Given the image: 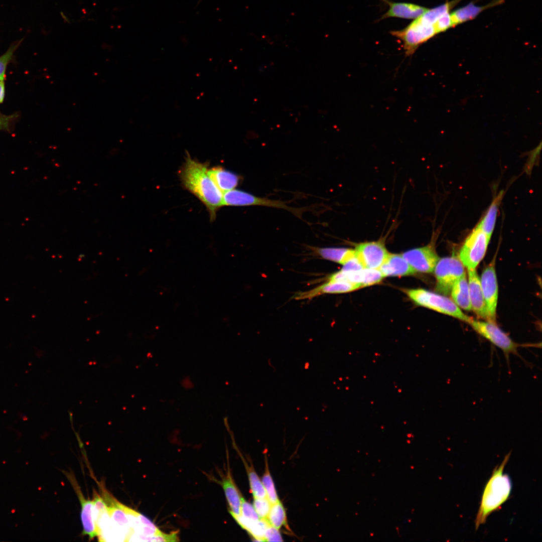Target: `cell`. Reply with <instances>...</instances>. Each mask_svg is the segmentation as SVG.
I'll use <instances>...</instances> for the list:
<instances>
[{"label": "cell", "mask_w": 542, "mask_h": 542, "mask_svg": "<svg viewBox=\"0 0 542 542\" xmlns=\"http://www.w3.org/2000/svg\"><path fill=\"white\" fill-rule=\"evenodd\" d=\"M208 163L192 159L187 153L179 171L184 188L192 193L206 206L211 221L222 206L223 193L216 186L208 173Z\"/></svg>", "instance_id": "6da1fadb"}, {"label": "cell", "mask_w": 542, "mask_h": 542, "mask_svg": "<svg viewBox=\"0 0 542 542\" xmlns=\"http://www.w3.org/2000/svg\"><path fill=\"white\" fill-rule=\"evenodd\" d=\"M458 1L446 3L436 8L429 9L423 15L414 19L405 28L390 33L400 40L406 56H412L418 48L436 35L437 20L456 4Z\"/></svg>", "instance_id": "7a4b0ae2"}, {"label": "cell", "mask_w": 542, "mask_h": 542, "mask_svg": "<svg viewBox=\"0 0 542 542\" xmlns=\"http://www.w3.org/2000/svg\"><path fill=\"white\" fill-rule=\"evenodd\" d=\"M510 456V452L505 456L500 465L495 467L486 484L475 521L476 529L484 523L487 517L498 510L509 497L511 482L508 475L503 472Z\"/></svg>", "instance_id": "3957f363"}, {"label": "cell", "mask_w": 542, "mask_h": 542, "mask_svg": "<svg viewBox=\"0 0 542 542\" xmlns=\"http://www.w3.org/2000/svg\"><path fill=\"white\" fill-rule=\"evenodd\" d=\"M404 292L417 305L433 310L468 323L472 318L445 295L423 289H404Z\"/></svg>", "instance_id": "277c9868"}, {"label": "cell", "mask_w": 542, "mask_h": 542, "mask_svg": "<svg viewBox=\"0 0 542 542\" xmlns=\"http://www.w3.org/2000/svg\"><path fill=\"white\" fill-rule=\"evenodd\" d=\"M490 239L477 227L466 238L458 258L467 269H476L485 255Z\"/></svg>", "instance_id": "5b68a950"}, {"label": "cell", "mask_w": 542, "mask_h": 542, "mask_svg": "<svg viewBox=\"0 0 542 542\" xmlns=\"http://www.w3.org/2000/svg\"><path fill=\"white\" fill-rule=\"evenodd\" d=\"M436 279V291L449 295L454 283L466 274L464 266L455 256L439 258L434 269Z\"/></svg>", "instance_id": "8992f818"}, {"label": "cell", "mask_w": 542, "mask_h": 542, "mask_svg": "<svg viewBox=\"0 0 542 542\" xmlns=\"http://www.w3.org/2000/svg\"><path fill=\"white\" fill-rule=\"evenodd\" d=\"M479 335L500 349L508 359L510 354H516L520 346L513 341L505 332L501 330L496 323L489 321H481L472 318L468 323Z\"/></svg>", "instance_id": "52a82bcc"}, {"label": "cell", "mask_w": 542, "mask_h": 542, "mask_svg": "<svg viewBox=\"0 0 542 542\" xmlns=\"http://www.w3.org/2000/svg\"><path fill=\"white\" fill-rule=\"evenodd\" d=\"M222 206H265L283 209L294 215L298 209L288 205L287 202L264 197H259L245 191L238 189L225 192L223 193Z\"/></svg>", "instance_id": "ba28073f"}, {"label": "cell", "mask_w": 542, "mask_h": 542, "mask_svg": "<svg viewBox=\"0 0 542 542\" xmlns=\"http://www.w3.org/2000/svg\"><path fill=\"white\" fill-rule=\"evenodd\" d=\"M99 486L101 496L106 505L112 527L114 526L115 535L117 534V538H122V541H130L131 531L126 514L118 505V500L106 490L104 485L100 484Z\"/></svg>", "instance_id": "9c48e42d"}, {"label": "cell", "mask_w": 542, "mask_h": 542, "mask_svg": "<svg viewBox=\"0 0 542 542\" xmlns=\"http://www.w3.org/2000/svg\"><path fill=\"white\" fill-rule=\"evenodd\" d=\"M495 257L483 270L480 279L481 288L485 301L487 321L496 323V311L498 299V284L495 267Z\"/></svg>", "instance_id": "30bf717a"}, {"label": "cell", "mask_w": 542, "mask_h": 542, "mask_svg": "<svg viewBox=\"0 0 542 542\" xmlns=\"http://www.w3.org/2000/svg\"><path fill=\"white\" fill-rule=\"evenodd\" d=\"M401 255L416 272L423 273L433 272L440 258L432 243L406 251Z\"/></svg>", "instance_id": "8fae6325"}, {"label": "cell", "mask_w": 542, "mask_h": 542, "mask_svg": "<svg viewBox=\"0 0 542 542\" xmlns=\"http://www.w3.org/2000/svg\"><path fill=\"white\" fill-rule=\"evenodd\" d=\"M354 250L364 267L367 268L378 269L389 254L381 239L358 243Z\"/></svg>", "instance_id": "7c38bea8"}, {"label": "cell", "mask_w": 542, "mask_h": 542, "mask_svg": "<svg viewBox=\"0 0 542 542\" xmlns=\"http://www.w3.org/2000/svg\"><path fill=\"white\" fill-rule=\"evenodd\" d=\"M65 474L71 483L81 504L82 534L87 535L90 539H93L97 536V532L93 517L92 500L84 497L73 474L69 473Z\"/></svg>", "instance_id": "4fadbf2b"}, {"label": "cell", "mask_w": 542, "mask_h": 542, "mask_svg": "<svg viewBox=\"0 0 542 542\" xmlns=\"http://www.w3.org/2000/svg\"><path fill=\"white\" fill-rule=\"evenodd\" d=\"M360 285L345 282L328 281L310 290L296 293V300L310 299L325 294H341L350 292L361 288Z\"/></svg>", "instance_id": "5bb4252c"}, {"label": "cell", "mask_w": 542, "mask_h": 542, "mask_svg": "<svg viewBox=\"0 0 542 542\" xmlns=\"http://www.w3.org/2000/svg\"><path fill=\"white\" fill-rule=\"evenodd\" d=\"M468 283L472 310L476 315L487 319L486 305L483 296L480 279L476 269H467Z\"/></svg>", "instance_id": "9a60e30c"}, {"label": "cell", "mask_w": 542, "mask_h": 542, "mask_svg": "<svg viewBox=\"0 0 542 542\" xmlns=\"http://www.w3.org/2000/svg\"><path fill=\"white\" fill-rule=\"evenodd\" d=\"M389 6L388 10L379 19V21L389 18H398L415 19L428 10V8L412 3H395L385 1Z\"/></svg>", "instance_id": "2e32d148"}, {"label": "cell", "mask_w": 542, "mask_h": 542, "mask_svg": "<svg viewBox=\"0 0 542 542\" xmlns=\"http://www.w3.org/2000/svg\"><path fill=\"white\" fill-rule=\"evenodd\" d=\"M220 483L224 490L230 514L234 518L239 516L241 514L243 497L233 479L229 466H228L226 474L221 478Z\"/></svg>", "instance_id": "e0dca14e"}, {"label": "cell", "mask_w": 542, "mask_h": 542, "mask_svg": "<svg viewBox=\"0 0 542 542\" xmlns=\"http://www.w3.org/2000/svg\"><path fill=\"white\" fill-rule=\"evenodd\" d=\"M384 277L412 275L416 272L401 254L389 253L378 268Z\"/></svg>", "instance_id": "ac0fdd59"}, {"label": "cell", "mask_w": 542, "mask_h": 542, "mask_svg": "<svg viewBox=\"0 0 542 542\" xmlns=\"http://www.w3.org/2000/svg\"><path fill=\"white\" fill-rule=\"evenodd\" d=\"M208 173L216 186L223 193L235 189L241 180L240 177L237 174L220 166L209 169Z\"/></svg>", "instance_id": "d6986e66"}, {"label": "cell", "mask_w": 542, "mask_h": 542, "mask_svg": "<svg viewBox=\"0 0 542 542\" xmlns=\"http://www.w3.org/2000/svg\"><path fill=\"white\" fill-rule=\"evenodd\" d=\"M450 295L452 301L460 309L466 311L472 310L468 279L466 274L454 283Z\"/></svg>", "instance_id": "ffe728a7"}, {"label": "cell", "mask_w": 542, "mask_h": 542, "mask_svg": "<svg viewBox=\"0 0 542 542\" xmlns=\"http://www.w3.org/2000/svg\"><path fill=\"white\" fill-rule=\"evenodd\" d=\"M314 250L321 257L342 265L356 254L354 249L342 247H317Z\"/></svg>", "instance_id": "44dd1931"}, {"label": "cell", "mask_w": 542, "mask_h": 542, "mask_svg": "<svg viewBox=\"0 0 542 542\" xmlns=\"http://www.w3.org/2000/svg\"><path fill=\"white\" fill-rule=\"evenodd\" d=\"M502 192L500 193L492 201L485 214L476 226L490 238L494 228L498 207L502 197Z\"/></svg>", "instance_id": "7402d4cb"}, {"label": "cell", "mask_w": 542, "mask_h": 542, "mask_svg": "<svg viewBox=\"0 0 542 542\" xmlns=\"http://www.w3.org/2000/svg\"><path fill=\"white\" fill-rule=\"evenodd\" d=\"M266 520L270 525L279 529L283 526L289 529L286 510L280 500L272 504Z\"/></svg>", "instance_id": "603a6c76"}, {"label": "cell", "mask_w": 542, "mask_h": 542, "mask_svg": "<svg viewBox=\"0 0 542 542\" xmlns=\"http://www.w3.org/2000/svg\"><path fill=\"white\" fill-rule=\"evenodd\" d=\"M241 458L246 470L250 491L253 498H263L267 497L262 483L255 471L253 465L251 464L249 465L242 456H241Z\"/></svg>", "instance_id": "cb8c5ba5"}, {"label": "cell", "mask_w": 542, "mask_h": 542, "mask_svg": "<svg viewBox=\"0 0 542 542\" xmlns=\"http://www.w3.org/2000/svg\"><path fill=\"white\" fill-rule=\"evenodd\" d=\"M489 6L479 7L470 3L464 7L457 10L451 14L454 26L474 19L479 13Z\"/></svg>", "instance_id": "d4e9b609"}, {"label": "cell", "mask_w": 542, "mask_h": 542, "mask_svg": "<svg viewBox=\"0 0 542 542\" xmlns=\"http://www.w3.org/2000/svg\"><path fill=\"white\" fill-rule=\"evenodd\" d=\"M261 482L265 489L267 498L270 502L273 504L279 501V499L269 470L266 454L265 455V470L262 477Z\"/></svg>", "instance_id": "484cf974"}, {"label": "cell", "mask_w": 542, "mask_h": 542, "mask_svg": "<svg viewBox=\"0 0 542 542\" xmlns=\"http://www.w3.org/2000/svg\"><path fill=\"white\" fill-rule=\"evenodd\" d=\"M24 39V37L13 42L7 51L0 56V79H5L7 67L12 61L15 52L21 45Z\"/></svg>", "instance_id": "4316f807"}, {"label": "cell", "mask_w": 542, "mask_h": 542, "mask_svg": "<svg viewBox=\"0 0 542 542\" xmlns=\"http://www.w3.org/2000/svg\"><path fill=\"white\" fill-rule=\"evenodd\" d=\"M363 273V287L378 284L384 278L379 269L364 268Z\"/></svg>", "instance_id": "83f0119b"}, {"label": "cell", "mask_w": 542, "mask_h": 542, "mask_svg": "<svg viewBox=\"0 0 542 542\" xmlns=\"http://www.w3.org/2000/svg\"><path fill=\"white\" fill-rule=\"evenodd\" d=\"M253 504L259 518L266 519L272 505L267 498H253Z\"/></svg>", "instance_id": "f1b7e54d"}, {"label": "cell", "mask_w": 542, "mask_h": 542, "mask_svg": "<svg viewBox=\"0 0 542 542\" xmlns=\"http://www.w3.org/2000/svg\"><path fill=\"white\" fill-rule=\"evenodd\" d=\"M18 117L17 113L6 115L0 111V131H12Z\"/></svg>", "instance_id": "f546056e"}, {"label": "cell", "mask_w": 542, "mask_h": 542, "mask_svg": "<svg viewBox=\"0 0 542 542\" xmlns=\"http://www.w3.org/2000/svg\"><path fill=\"white\" fill-rule=\"evenodd\" d=\"M451 14L448 12L439 18L436 23V29L438 33L443 32L451 27H454Z\"/></svg>", "instance_id": "4dcf8cb0"}, {"label": "cell", "mask_w": 542, "mask_h": 542, "mask_svg": "<svg viewBox=\"0 0 542 542\" xmlns=\"http://www.w3.org/2000/svg\"><path fill=\"white\" fill-rule=\"evenodd\" d=\"M240 515L245 518L254 520H258L260 519L253 506L247 502L243 497L242 499Z\"/></svg>", "instance_id": "1f68e13d"}, {"label": "cell", "mask_w": 542, "mask_h": 542, "mask_svg": "<svg viewBox=\"0 0 542 542\" xmlns=\"http://www.w3.org/2000/svg\"><path fill=\"white\" fill-rule=\"evenodd\" d=\"M264 541H282V535L279 529L270 525L267 527L264 535Z\"/></svg>", "instance_id": "d6a6232c"}, {"label": "cell", "mask_w": 542, "mask_h": 542, "mask_svg": "<svg viewBox=\"0 0 542 542\" xmlns=\"http://www.w3.org/2000/svg\"><path fill=\"white\" fill-rule=\"evenodd\" d=\"M343 265V267L341 270L345 272L356 271L364 268L357 256L356 254Z\"/></svg>", "instance_id": "836d02e7"}, {"label": "cell", "mask_w": 542, "mask_h": 542, "mask_svg": "<svg viewBox=\"0 0 542 542\" xmlns=\"http://www.w3.org/2000/svg\"><path fill=\"white\" fill-rule=\"evenodd\" d=\"M5 96V86L4 80L0 79V104L3 102Z\"/></svg>", "instance_id": "e575fe53"}]
</instances>
